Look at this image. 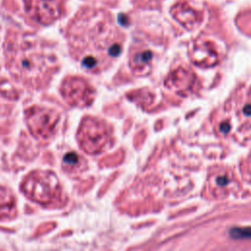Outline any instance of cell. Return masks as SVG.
<instances>
[{"label":"cell","mask_w":251,"mask_h":251,"mask_svg":"<svg viewBox=\"0 0 251 251\" xmlns=\"http://www.w3.org/2000/svg\"><path fill=\"white\" fill-rule=\"evenodd\" d=\"M23 193L31 201L43 206L64 205L65 195L58 176L50 171H33L21 184Z\"/></svg>","instance_id":"obj_2"},{"label":"cell","mask_w":251,"mask_h":251,"mask_svg":"<svg viewBox=\"0 0 251 251\" xmlns=\"http://www.w3.org/2000/svg\"><path fill=\"white\" fill-rule=\"evenodd\" d=\"M173 17L186 26H195L201 21V14L185 2H179L171 9Z\"/></svg>","instance_id":"obj_7"},{"label":"cell","mask_w":251,"mask_h":251,"mask_svg":"<svg viewBox=\"0 0 251 251\" xmlns=\"http://www.w3.org/2000/svg\"><path fill=\"white\" fill-rule=\"evenodd\" d=\"M11 74L32 87L44 85L56 69V60L52 54L29 47L12 50L9 55Z\"/></svg>","instance_id":"obj_1"},{"label":"cell","mask_w":251,"mask_h":251,"mask_svg":"<svg viewBox=\"0 0 251 251\" xmlns=\"http://www.w3.org/2000/svg\"><path fill=\"white\" fill-rule=\"evenodd\" d=\"M35 20L41 25H50L57 21L63 14L64 0H31ZM29 2V3H30Z\"/></svg>","instance_id":"obj_6"},{"label":"cell","mask_w":251,"mask_h":251,"mask_svg":"<svg viewBox=\"0 0 251 251\" xmlns=\"http://www.w3.org/2000/svg\"><path fill=\"white\" fill-rule=\"evenodd\" d=\"M76 138L80 148L91 155L104 151L112 139L108 126L93 117H85L81 121Z\"/></svg>","instance_id":"obj_3"},{"label":"cell","mask_w":251,"mask_h":251,"mask_svg":"<svg viewBox=\"0 0 251 251\" xmlns=\"http://www.w3.org/2000/svg\"><path fill=\"white\" fill-rule=\"evenodd\" d=\"M61 93L65 101L74 107H87L95 98V90L79 76L67 77L61 86Z\"/></svg>","instance_id":"obj_5"},{"label":"cell","mask_w":251,"mask_h":251,"mask_svg":"<svg viewBox=\"0 0 251 251\" xmlns=\"http://www.w3.org/2000/svg\"><path fill=\"white\" fill-rule=\"evenodd\" d=\"M60 121L59 113L47 107L31 106L25 110V122L30 133L38 139L52 137Z\"/></svg>","instance_id":"obj_4"},{"label":"cell","mask_w":251,"mask_h":251,"mask_svg":"<svg viewBox=\"0 0 251 251\" xmlns=\"http://www.w3.org/2000/svg\"><path fill=\"white\" fill-rule=\"evenodd\" d=\"M230 234L234 238H251V227L233 228Z\"/></svg>","instance_id":"obj_11"},{"label":"cell","mask_w":251,"mask_h":251,"mask_svg":"<svg viewBox=\"0 0 251 251\" xmlns=\"http://www.w3.org/2000/svg\"><path fill=\"white\" fill-rule=\"evenodd\" d=\"M62 167L68 173L81 172L86 168L85 160L76 152H68L62 160Z\"/></svg>","instance_id":"obj_9"},{"label":"cell","mask_w":251,"mask_h":251,"mask_svg":"<svg viewBox=\"0 0 251 251\" xmlns=\"http://www.w3.org/2000/svg\"><path fill=\"white\" fill-rule=\"evenodd\" d=\"M152 59V53L148 50L135 53L129 60V67L135 74L142 73Z\"/></svg>","instance_id":"obj_10"},{"label":"cell","mask_w":251,"mask_h":251,"mask_svg":"<svg viewBox=\"0 0 251 251\" xmlns=\"http://www.w3.org/2000/svg\"><path fill=\"white\" fill-rule=\"evenodd\" d=\"M17 207L13 193L0 185V220H9L16 217Z\"/></svg>","instance_id":"obj_8"}]
</instances>
